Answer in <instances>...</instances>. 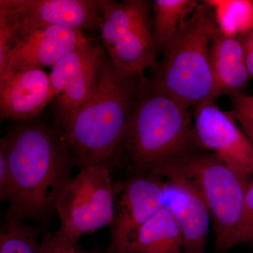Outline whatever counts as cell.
I'll use <instances>...</instances> for the list:
<instances>
[{"label":"cell","mask_w":253,"mask_h":253,"mask_svg":"<svg viewBox=\"0 0 253 253\" xmlns=\"http://www.w3.org/2000/svg\"><path fill=\"white\" fill-rule=\"evenodd\" d=\"M13 179L6 217L41 220L56 211L76 165L57 128L24 124L1 139Z\"/></svg>","instance_id":"6da1fadb"},{"label":"cell","mask_w":253,"mask_h":253,"mask_svg":"<svg viewBox=\"0 0 253 253\" xmlns=\"http://www.w3.org/2000/svg\"><path fill=\"white\" fill-rule=\"evenodd\" d=\"M146 80L144 74L121 72L106 56L94 93L57 123L81 169L98 165L111 168Z\"/></svg>","instance_id":"7a4b0ae2"},{"label":"cell","mask_w":253,"mask_h":253,"mask_svg":"<svg viewBox=\"0 0 253 253\" xmlns=\"http://www.w3.org/2000/svg\"><path fill=\"white\" fill-rule=\"evenodd\" d=\"M189 110L146 80L111 168H125L131 175L154 174L199 148Z\"/></svg>","instance_id":"3957f363"},{"label":"cell","mask_w":253,"mask_h":253,"mask_svg":"<svg viewBox=\"0 0 253 253\" xmlns=\"http://www.w3.org/2000/svg\"><path fill=\"white\" fill-rule=\"evenodd\" d=\"M217 28L212 8L201 1L166 43L151 84L188 109L214 101L211 45Z\"/></svg>","instance_id":"277c9868"},{"label":"cell","mask_w":253,"mask_h":253,"mask_svg":"<svg viewBox=\"0 0 253 253\" xmlns=\"http://www.w3.org/2000/svg\"><path fill=\"white\" fill-rule=\"evenodd\" d=\"M153 175L179 176L196 186L206 201L214 225L216 248L221 251L239 220L251 180L214 154L198 148Z\"/></svg>","instance_id":"5b68a950"},{"label":"cell","mask_w":253,"mask_h":253,"mask_svg":"<svg viewBox=\"0 0 253 253\" xmlns=\"http://www.w3.org/2000/svg\"><path fill=\"white\" fill-rule=\"evenodd\" d=\"M101 38L113 66L127 74L154 68L158 52L153 35V3L146 0H99Z\"/></svg>","instance_id":"8992f818"},{"label":"cell","mask_w":253,"mask_h":253,"mask_svg":"<svg viewBox=\"0 0 253 253\" xmlns=\"http://www.w3.org/2000/svg\"><path fill=\"white\" fill-rule=\"evenodd\" d=\"M111 169L98 165L81 169L60 195L56 211L59 230L78 241L84 234L94 233L112 224L114 191Z\"/></svg>","instance_id":"52a82bcc"},{"label":"cell","mask_w":253,"mask_h":253,"mask_svg":"<svg viewBox=\"0 0 253 253\" xmlns=\"http://www.w3.org/2000/svg\"><path fill=\"white\" fill-rule=\"evenodd\" d=\"M0 18L12 37L53 26L97 31L103 21L99 0H0Z\"/></svg>","instance_id":"ba28073f"},{"label":"cell","mask_w":253,"mask_h":253,"mask_svg":"<svg viewBox=\"0 0 253 253\" xmlns=\"http://www.w3.org/2000/svg\"><path fill=\"white\" fill-rule=\"evenodd\" d=\"M114 215L105 253H131L136 233L163 206V180L153 174L131 175L113 183Z\"/></svg>","instance_id":"9c48e42d"},{"label":"cell","mask_w":253,"mask_h":253,"mask_svg":"<svg viewBox=\"0 0 253 253\" xmlns=\"http://www.w3.org/2000/svg\"><path fill=\"white\" fill-rule=\"evenodd\" d=\"M193 128L196 144L251 180L253 145L237 126L233 113L221 110L213 100L195 106Z\"/></svg>","instance_id":"30bf717a"},{"label":"cell","mask_w":253,"mask_h":253,"mask_svg":"<svg viewBox=\"0 0 253 253\" xmlns=\"http://www.w3.org/2000/svg\"><path fill=\"white\" fill-rule=\"evenodd\" d=\"M104 49L91 40L51 67L49 78L56 101V123L81 107L94 93L107 56Z\"/></svg>","instance_id":"8fae6325"},{"label":"cell","mask_w":253,"mask_h":253,"mask_svg":"<svg viewBox=\"0 0 253 253\" xmlns=\"http://www.w3.org/2000/svg\"><path fill=\"white\" fill-rule=\"evenodd\" d=\"M90 41L80 30L58 26L16 35L2 74L8 71L53 67L68 52Z\"/></svg>","instance_id":"7c38bea8"},{"label":"cell","mask_w":253,"mask_h":253,"mask_svg":"<svg viewBox=\"0 0 253 253\" xmlns=\"http://www.w3.org/2000/svg\"><path fill=\"white\" fill-rule=\"evenodd\" d=\"M163 180V206L169 210L187 253H206L210 224L212 220L206 201L196 186L179 176Z\"/></svg>","instance_id":"4fadbf2b"},{"label":"cell","mask_w":253,"mask_h":253,"mask_svg":"<svg viewBox=\"0 0 253 253\" xmlns=\"http://www.w3.org/2000/svg\"><path fill=\"white\" fill-rule=\"evenodd\" d=\"M54 99L49 74L42 69L8 71L0 76V113L2 118L28 121Z\"/></svg>","instance_id":"5bb4252c"},{"label":"cell","mask_w":253,"mask_h":253,"mask_svg":"<svg viewBox=\"0 0 253 253\" xmlns=\"http://www.w3.org/2000/svg\"><path fill=\"white\" fill-rule=\"evenodd\" d=\"M211 65L215 99L246 94L251 78L243 37L226 36L217 28L211 42Z\"/></svg>","instance_id":"9a60e30c"},{"label":"cell","mask_w":253,"mask_h":253,"mask_svg":"<svg viewBox=\"0 0 253 253\" xmlns=\"http://www.w3.org/2000/svg\"><path fill=\"white\" fill-rule=\"evenodd\" d=\"M183 249L179 227L167 208H161L136 233L131 253H176Z\"/></svg>","instance_id":"2e32d148"},{"label":"cell","mask_w":253,"mask_h":253,"mask_svg":"<svg viewBox=\"0 0 253 253\" xmlns=\"http://www.w3.org/2000/svg\"><path fill=\"white\" fill-rule=\"evenodd\" d=\"M198 0H155L153 2V35L158 55L166 43L192 15Z\"/></svg>","instance_id":"e0dca14e"},{"label":"cell","mask_w":253,"mask_h":253,"mask_svg":"<svg viewBox=\"0 0 253 253\" xmlns=\"http://www.w3.org/2000/svg\"><path fill=\"white\" fill-rule=\"evenodd\" d=\"M212 8L218 29L228 36L244 37L253 29V1L206 0Z\"/></svg>","instance_id":"ac0fdd59"},{"label":"cell","mask_w":253,"mask_h":253,"mask_svg":"<svg viewBox=\"0 0 253 253\" xmlns=\"http://www.w3.org/2000/svg\"><path fill=\"white\" fill-rule=\"evenodd\" d=\"M0 253H41L39 231L21 219L6 217L0 229Z\"/></svg>","instance_id":"d6986e66"},{"label":"cell","mask_w":253,"mask_h":253,"mask_svg":"<svg viewBox=\"0 0 253 253\" xmlns=\"http://www.w3.org/2000/svg\"><path fill=\"white\" fill-rule=\"evenodd\" d=\"M241 244L249 245L253 248V179L250 181L245 195L239 220L224 243L221 251Z\"/></svg>","instance_id":"ffe728a7"},{"label":"cell","mask_w":253,"mask_h":253,"mask_svg":"<svg viewBox=\"0 0 253 253\" xmlns=\"http://www.w3.org/2000/svg\"><path fill=\"white\" fill-rule=\"evenodd\" d=\"M41 253H90L80 247L78 241L58 230L45 232L41 241Z\"/></svg>","instance_id":"44dd1931"},{"label":"cell","mask_w":253,"mask_h":253,"mask_svg":"<svg viewBox=\"0 0 253 253\" xmlns=\"http://www.w3.org/2000/svg\"><path fill=\"white\" fill-rule=\"evenodd\" d=\"M231 112L253 145V96L246 93L231 98Z\"/></svg>","instance_id":"7402d4cb"},{"label":"cell","mask_w":253,"mask_h":253,"mask_svg":"<svg viewBox=\"0 0 253 253\" xmlns=\"http://www.w3.org/2000/svg\"><path fill=\"white\" fill-rule=\"evenodd\" d=\"M12 195V174L4 146L0 144V200L9 202Z\"/></svg>","instance_id":"603a6c76"},{"label":"cell","mask_w":253,"mask_h":253,"mask_svg":"<svg viewBox=\"0 0 253 253\" xmlns=\"http://www.w3.org/2000/svg\"><path fill=\"white\" fill-rule=\"evenodd\" d=\"M246 61L251 79H253V54L246 50Z\"/></svg>","instance_id":"cb8c5ba5"},{"label":"cell","mask_w":253,"mask_h":253,"mask_svg":"<svg viewBox=\"0 0 253 253\" xmlns=\"http://www.w3.org/2000/svg\"><path fill=\"white\" fill-rule=\"evenodd\" d=\"M176 253H187L184 252V251H179V252H177Z\"/></svg>","instance_id":"d4e9b609"}]
</instances>
